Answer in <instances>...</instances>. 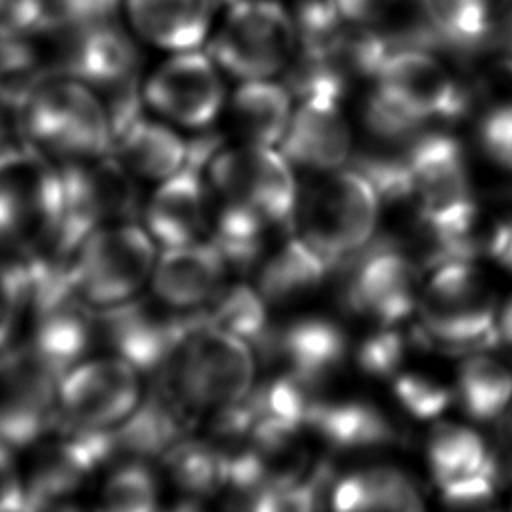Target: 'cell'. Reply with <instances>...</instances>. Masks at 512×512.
<instances>
[{"label":"cell","instance_id":"6da1fadb","mask_svg":"<svg viewBox=\"0 0 512 512\" xmlns=\"http://www.w3.org/2000/svg\"><path fill=\"white\" fill-rule=\"evenodd\" d=\"M62 174L56 160L22 140L0 152V244L12 256L62 258Z\"/></svg>","mask_w":512,"mask_h":512},{"label":"cell","instance_id":"7a4b0ae2","mask_svg":"<svg viewBox=\"0 0 512 512\" xmlns=\"http://www.w3.org/2000/svg\"><path fill=\"white\" fill-rule=\"evenodd\" d=\"M24 138L58 164L112 152V124L102 96L80 80L48 74L28 94Z\"/></svg>","mask_w":512,"mask_h":512},{"label":"cell","instance_id":"3957f363","mask_svg":"<svg viewBox=\"0 0 512 512\" xmlns=\"http://www.w3.org/2000/svg\"><path fill=\"white\" fill-rule=\"evenodd\" d=\"M156 378L168 382L192 408L218 410L252 390L254 356L248 342L212 326L196 312Z\"/></svg>","mask_w":512,"mask_h":512},{"label":"cell","instance_id":"277c9868","mask_svg":"<svg viewBox=\"0 0 512 512\" xmlns=\"http://www.w3.org/2000/svg\"><path fill=\"white\" fill-rule=\"evenodd\" d=\"M206 52L240 82L284 74L298 52V30L280 0H228Z\"/></svg>","mask_w":512,"mask_h":512},{"label":"cell","instance_id":"5b68a950","mask_svg":"<svg viewBox=\"0 0 512 512\" xmlns=\"http://www.w3.org/2000/svg\"><path fill=\"white\" fill-rule=\"evenodd\" d=\"M380 198L356 168L322 174L298 200L296 224L332 270L362 250L378 222Z\"/></svg>","mask_w":512,"mask_h":512},{"label":"cell","instance_id":"8992f818","mask_svg":"<svg viewBox=\"0 0 512 512\" xmlns=\"http://www.w3.org/2000/svg\"><path fill=\"white\" fill-rule=\"evenodd\" d=\"M206 178L216 200L250 208L274 228L294 226L300 194L294 166L280 148L220 146L206 164Z\"/></svg>","mask_w":512,"mask_h":512},{"label":"cell","instance_id":"52a82bcc","mask_svg":"<svg viewBox=\"0 0 512 512\" xmlns=\"http://www.w3.org/2000/svg\"><path fill=\"white\" fill-rule=\"evenodd\" d=\"M134 34V32H132ZM118 18L72 22L48 34L50 72L64 74L112 100L142 88L138 44Z\"/></svg>","mask_w":512,"mask_h":512},{"label":"cell","instance_id":"ba28073f","mask_svg":"<svg viewBox=\"0 0 512 512\" xmlns=\"http://www.w3.org/2000/svg\"><path fill=\"white\" fill-rule=\"evenodd\" d=\"M154 246L136 224L120 222L94 230L72 258L70 276L86 304L114 306L128 302L152 278Z\"/></svg>","mask_w":512,"mask_h":512},{"label":"cell","instance_id":"9c48e42d","mask_svg":"<svg viewBox=\"0 0 512 512\" xmlns=\"http://www.w3.org/2000/svg\"><path fill=\"white\" fill-rule=\"evenodd\" d=\"M222 74L202 48L170 52L142 78L144 104L148 112L174 126L206 130L228 102Z\"/></svg>","mask_w":512,"mask_h":512},{"label":"cell","instance_id":"30bf717a","mask_svg":"<svg viewBox=\"0 0 512 512\" xmlns=\"http://www.w3.org/2000/svg\"><path fill=\"white\" fill-rule=\"evenodd\" d=\"M340 270V300L350 312L392 326L414 310L418 266L392 238H372Z\"/></svg>","mask_w":512,"mask_h":512},{"label":"cell","instance_id":"8fae6325","mask_svg":"<svg viewBox=\"0 0 512 512\" xmlns=\"http://www.w3.org/2000/svg\"><path fill=\"white\" fill-rule=\"evenodd\" d=\"M58 376L28 344L0 354V442L24 448L58 424Z\"/></svg>","mask_w":512,"mask_h":512},{"label":"cell","instance_id":"7c38bea8","mask_svg":"<svg viewBox=\"0 0 512 512\" xmlns=\"http://www.w3.org/2000/svg\"><path fill=\"white\" fill-rule=\"evenodd\" d=\"M374 82L424 124L460 120L474 106L470 86L452 76L434 52L422 48L394 50L380 66Z\"/></svg>","mask_w":512,"mask_h":512},{"label":"cell","instance_id":"4fadbf2b","mask_svg":"<svg viewBox=\"0 0 512 512\" xmlns=\"http://www.w3.org/2000/svg\"><path fill=\"white\" fill-rule=\"evenodd\" d=\"M140 402L138 370L120 356L78 362L58 384V422L108 430Z\"/></svg>","mask_w":512,"mask_h":512},{"label":"cell","instance_id":"5bb4252c","mask_svg":"<svg viewBox=\"0 0 512 512\" xmlns=\"http://www.w3.org/2000/svg\"><path fill=\"white\" fill-rule=\"evenodd\" d=\"M220 148L216 136L190 142L188 164L162 180L146 206V224L166 248L198 242L210 228L212 188L206 178V164Z\"/></svg>","mask_w":512,"mask_h":512},{"label":"cell","instance_id":"9a60e30c","mask_svg":"<svg viewBox=\"0 0 512 512\" xmlns=\"http://www.w3.org/2000/svg\"><path fill=\"white\" fill-rule=\"evenodd\" d=\"M190 314L162 312L144 300L114 304L96 314V332L138 372L158 374L178 346Z\"/></svg>","mask_w":512,"mask_h":512},{"label":"cell","instance_id":"2e32d148","mask_svg":"<svg viewBox=\"0 0 512 512\" xmlns=\"http://www.w3.org/2000/svg\"><path fill=\"white\" fill-rule=\"evenodd\" d=\"M278 148L294 168L316 174L344 168L352 152V130L344 116L342 100L332 96L296 100Z\"/></svg>","mask_w":512,"mask_h":512},{"label":"cell","instance_id":"e0dca14e","mask_svg":"<svg viewBox=\"0 0 512 512\" xmlns=\"http://www.w3.org/2000/svg\"><path fill=\"white\" fill-rule=\"evenodd\" d=\"M258 350L266 362L282 368L280 374L322 386L342 364L348 344L336 322L306 316L270 328Z\"/></svg>","mask_w":512,"mask_h":512},{"label":"cell","instance_id":"ac0fdd59","mask_svg":"<svg viewBox=\"0 0 512 512\" xmlns=\"http://www.w3.org/2000/svg\"><path fill=\"white\" fill-rule=\"evenodd\" d=\"M196 412L168 382L156 378L144 402H138L128 418L110 428L114 458H164L170 448L188 438Z\"/></svg>","mask_w":512,"mask_h":512},{"label":"cell","instance_id":"d6986e66","mask_svg":"<svg viewBox=\"0 0 512 512\" xmlns=\"http://www.w3.org/2000/svg\"><path fill=\"white\" fill-rule=\"evenodd\" d=\"M228 0H124V12L136 38L168 50L206 44Z\"/></svg>","mask_w":512,"mask_h":512},{"label":"cell","instance_id":"ffe728a7","mask_svg":"<svg viewBox=\"0 0 512 512\" xmlns=\"http://www.w3.org/2000/svg\"><path fill=\"white\" fill-rule=\"evenodd\" d=\"M228 268L212 240L170 246L154 264L152 290L160 304L186 310L210 302L224 288Z\"/></svg>","mask_w":512,"mask_h":512},{"label":"cell","instance_id":"44dd1931","mask_svg":"<svg viewBox=\"0 0 512 512\" xmlns=\"http://www.w3.org/2000/svg\"><path fill=\"white\" fill-rule=\"evenodd\" d=\"M112 154L134 176L162 182L188 164L190 142L146 108L114 130Z\"/></svg>","mask_w":512,"mask_h":512},{"label":"cell","instance_id":"7402d4cb","mask_svg":"<svg viewBox=\"0 0 512 512\" xmlns=\"http://www.w3.org/2000/svg\"><path fill=\"white\" fill-rule=\"evenodd\" d=\"M294 100L286 82L276 78L240 82L226 102L230 128L238 142L278 148L290 124Z\"/></svg>","mask_w":512,"mask_h":512},{"label":"cell","instance_id":"603a6c76","mask_svg":"<svg viewBox=\"0 0 512 512\" xmlns=\"http://www.w3.org/2000/svg\"><path fill=\"white\" fill-rule=\"evenodd\" d=\"M32 352L58 376L74 368L96 334V314L78 296H66L32 312Z\"/></svg>","mask_w":512,"mask_h":512},{"label":"cell","instance_id":"cb8c5ba5","mask_svg":"<svg viewBox=\"0 0 512 512\" xmlns=\"http://www.w3.org/2000/svg\"><path fill=\"white\" fill-rule=\"evenodd\" d=\"M308 430L336 450L380 448L396 440V428L384 412L362 400L322 398L310 416Z\"/></svg>","mask_w":512,"mask_h":512},{"label":"cell","instance_id":"d4e9b609","mask_svg":"<svg viewBox=\"0 0 512 512\" xmlns=\"http://www.w3.org/2000/svg\"><path fill=\"white\" fill-rule=\"evenodd\" d=\"M330 270L304 238L294 236L260 264L256 290L266 304H288L316 290Z\"/></svg>","mask_w":512,"mask_h":512},{"label":"cell","instance_id":"484cf974","mask_svg":"<svg viewBox=\"0 0 512 512\" xmlns=\"http://www.w3.org/2000/svg\"><path fill=\"white\" fill-rule=\"evenodd\" d=\"M426 452L438 488L488 468H498L484 440L474 430L460 424H436L428 434Z\"/></svg>","mask_w":512,"mask_h":512},{"label":"cell","instance_id":"4316f807","mask_svg":"<svg viewBox=\"0 0 512 512\" xmlns=\"http://www.w3.org/2000/svg\"><path fill=\"white\" fill-rule=\"evenodd\" d=\"M456 394L476 420H496L512 402V370L484 354H472L458 370Z\"/></svg>","mask_w":512,"mask_h":512},{"label":"cell","instance_id":"83f0119b","mask_svg":"<svg viewBox=\"0 0 512 512\" xmlns=\"http://www.w3.org/2000/svg\"><path fill=\"white\" fill-rule=\"evenodd\" d=\"M170 478L188 494L212 496L228 488L230 452L218 442L184 438L164 454Z\"/></svg>","mask_w":512,"mask_h":512},{"label":"cell","instance_id":"f1b7e54d","mask_svg":"<svg viewBox=\"0 0 512 512\" xmlns=\"http://www.w3.org/2000/svg\"><path fill=\"white\" fill-rule=\"evenodd\" d=\"M202 316L216 328L234 334L258 348L270 332L266 300L258 290L246 284L224 286L210 302Z\"/></svg>","mask_w":512,"mask_h":512},{"label":"cell","instance_id":"f546056e","mask_svg":"<svg viewBox=\"0 0 512 512\" xmlns=\"http://www.w3.org/2000/svg\"><path fill=\"white\" fill-rule=\"evenodd\" d=\"M332 478L330 464H318L296 480L270 484L234 502V512H320Z\"/></svg>","mask_w":512,"mask_h":512},{"label":"cell","instance_id":"4dcf8cb0","mask_svg":"<svg viewBox=\"0 0 512 512\" xmlns=\"http://www.w3.org/2000/svg\"><path fill=\"white\" fill-rule=\"evenodd\" d=\"M158 486L142 460H128L104 482L98 512H156Z\"/></svg>","mask_w":512,"mask_h":512},{"label":"cell","instance_id":"1f68e13d","mask_svg":"<svg viewBox=\"0 0 512 512\" xmlns=\"http://www.w3.org/2000/svg\"><path fill=\"white\" fill-rule=\"evenodd\" d=\"M392 390L398 402L402 404V408L420 420L436 418L448 408L452 400L450 388H446L434 378H428L416 372H406L396 376Z\"/></svg>","mask_w":512,"mask_h":512},{"label":"cell","instance_id":"d6a6232c","mask_svg":"<svg viewBox=\"0 0 512 512\" xmlns=\"http://www.w3.org/2000/svg\"><path fill=\"white\" fill-rule=\"evenodd\" d=\"M408 344L402 332L392 326H382L378 332L370 334L358 348V366L378 378H386L398 372L404 362Z\"/></svg>","mask_w":512,"mask_h":512},{"label":"cell","instance_id":"836d02e7","mask_svg":"<svg viewBox=\"0 0 512 512\" xmlns=\"http://www.w3.org/2000/svg\"><path fill=\"white\" fill-rule=\"evenodd\" d=\"M476 132L482 152L498 166L512 170V100L486 104Z\"/></svg>","mask_w":512,"mask_h":512},{"label":"cell","instance_id":"e575fe53","mask_svg":"<svg viewBox=\"0 0 512 512\" xmlns=\"http://www.w3.org/2000/svg\"><path fill=\"white\" fill-rule=\"evenodd\" d=\"M20 310H24V292L18 268L12 258H0V350L8 344Z\"/></svg>","mask_w":512,"mask_h":512},{"label":"cell","instance_id":"d590c367","mask_svg":"<svg viewBox=\"0 0 512 512\" xmlns=\"http://www.w3.org/2000/svg\"><path fill=\"white\" fill-rule=\"evenodd\" d=\"M62 26L84 20L118 18L124 0H52Z\"/></svg>","mask_w":512,"mask_h":512},{"label":"cell","instance_id":"8d00e7d4","mask_svg":"<svg viewBox=\"0 0 512 512\" xmlns=\"http://www.w3.org/2000/svg\"><path fill=\"white\" fill-rule=\"evenodd\" d=\"M26 484L22 482L10 446L0 442V512H24Z\"/></svg>","mask_w":512,"mask_h":512},{"label":"cell","instance_id":"74e56055","mask_svg":"<svg viewBox=\"0 0 512 512\" xmlns=\"http://www.w3.org/2000/svg\"><path fill=\"white\" fill-rule=\"evenodd\" d=\"M402 0H336L342 18L356 26H378Z\"/></svg>","mask_w":512,"mask_h":512},{"label":"cell","instance_id":"f35d334b","mask_svg":"<svg viewBox=\"0 0 512 512\" xmlns=\"http://www.w3.org/2000/svg\"><path fill=\"white\" fill-rule=\"evenodd\" d=\"M466 2L484 20V24L494 34V38L500 40L512 16V0H466Z\"/></svg>","mask_w":512,"mask_h":512},{"label":"cell","instance_id":"ab89813d","mask_svg":"<svg viewBox=\"0 0 512 512\" xmlns=\"http://www.w3.org/2000/svg\"><path fill=\"white\" fill-rule=\"evenodd\" d=\"M364 512H424L416 486L410 482L408 486L396 490L394 494L374 502Z\"/></svg>","mask_w":512,"mask_h":512},{"label":"cell","instance_id":"60d3db41","mask_svg":"<svg viewBox=\"0 0 512 512\" xmlns=\"http://www.w3.org/2000/svg\"><path fill=\"white\" fill-rule=\"evenodd\" d=\"M486 246L488 254L494 260H498L504 268L512 270V220L498 224L486 240Z\"/></svg>","mask_w":512,"mask_h":512},{"label":"cell","instance_id":"b9f144b4","mask_svg":"<svg viewBox=\"0 0 512 512\" xmlns=\"http://www.w3.org/2000/svg\"><path fill=\"white\" fill-rule=\"evenodd\" d=\"M24 512H98V510H86L74 502H68L66 498L38 504V506H28Z\"/></svg>","mask_w":512,"mask_h":512},{"label":"cell","instance_id":"7bdbcfd3","mask_svg":"<svg viewBox=\"0 0 512 512\" xmlns=\"http://www.w3.org/2000/svg\"><path fill=\"white\" fill-rule=\"evenodd\" d=\"M498 332H500V342L512 344V300L502 308L498 316Z\"/></svg>","mask_w":512,"mask_h":512},{"label":"cell","instance_id":"ee69618b","mask_svg":"<svg viewBox=\"0 0 512 512\" xmlns=\"http://www.w3.org/2000/svg\"><path fill=\"white\" fill-rule=\"evenodd\" d=\"M448 512H498L490 504H480V506H466V508H448Z\"/></svg>","mask_w":512,"mask_h":512},{"label":"cell","instance_id":"f6af8a7d","mask_svg":"<svg viewBox=\"0 0 512 512\" xmlns=\"http://www.w3.org/2000/svg\"><path fill=\"white\" fill-rule=\"evenodd\" d=\"M168 512H202V510L196 504H192V502H182V504L170 508Z\"/></svg>","mask_w":512,"mask_h":512},{"label":"cell","instance_id":"bcb514c9","mask_svg":"<svg viewBox=\"0 0 512 512\" xmlns=\"http://www.w3.org/2000/svg\"><path fill=\"white\" fill-rule=\"evenodd\" d=\"M510 424H512V422H510Z\"/></svg>","mask_w":512,"mask_h":512}]
</instances>
